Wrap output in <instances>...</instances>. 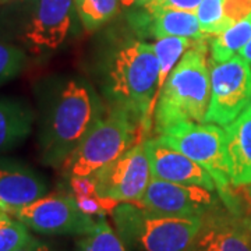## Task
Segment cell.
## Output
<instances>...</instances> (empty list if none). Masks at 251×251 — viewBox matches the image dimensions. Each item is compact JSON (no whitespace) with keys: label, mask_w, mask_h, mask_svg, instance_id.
Listing matches in <instances>:
<instances>
[{"label":"cell","mask_w":251,"mask_h":251,"mask_svg":"<svg viewBox=\"0 0 251 251\" xmlns=\"http://www.w3.org/2000/svg\"><path fill=\"white\" fill-rule=\"evenodd\" d=\"M10 0H0V4H3V3H7Z\"/></svg>","instance_id":"1f68e13d"},{"label":"cell","mask_w":251,"mask_h":251,"mask_svg":"<svg viewBox=\"0 0 251 251\" xmlns=\"http://www.w3.org/2000/svg\"><path fill=\"white\" fill-rule=\"evenodd\" d=\"M75 13L87 31H95L117 13L119 0H74Z\"/></svg>","instance_id":"ffe728a7"},{"label":"cell","mask_w":251,"mask_h":251,"mask_svg":"<svg viewBox=\"0 0 251 251\" xmlns=\"http://www.w3.org/2000/svg\"><path fill=\"white\" fill-rule=\"evenodd\" d=\"M9 208L0 201V221L4 219V218H9Z\"/></svg>","instance_id":"f1b7e54d"},{"label":"cell","mask_w":251,"mask_h":251,"mask_svg":"<svg viewBox=\"0 0 251 251\" xmlns=\"http://www.w3.org/2000/svg\"><path fill=\"white\" fill-rule=\"evenodd\" d=\"M9 215L41 234L85 236L98 224V219L81 211L70 194H46L28 205L9 209Z\"/></svg>","instance_id":"ba28073f"},{"label":"cell","mask_w":251,"mask_h":251,"mask_svg":"<svg viewBox=\"0 0 251 251\" xmlns=\"http://www.w3.org/2000/svg\"><path fill=\"white\" fill-rule=\"evenodd\" d=\"M206 53L205 39L196 41L169 74L153 110L156 134L180 122L204 123L211 98Z\"/></svg>","instance_id":"3957f363"},{"label":"cell","mask_w":251,"mask_h":251,"mask_svg":"<svg viewBox=\"0 0 251 251\" xmlns=\"http://www.w3.org/2000/svg\"><path fill=\"white\" fill-rule=\"evenodd\" d=\"M131 25L143 36H152L156 39L168 36H181L194 41L208 39L198 23L196 13L186 10L144 9L134 13L131 17Z\"/></svg>","instance_id":"9a60e30c"},{"label":"cell","mask_w":251,"mask_h":251,"mask_svg":"<svg viewBox=\"0 0 251 251\" xmlns=\"http://www.w3.org/2000/svg\"><path fill=\"white\" fill-rule=\"evenodd\" d=\"M188 251H251V221L216 206L202 218Z\"/></svg>","instance_id":"7c38bea8"},{"label":"cell","mask_w":251,"mask_h":251,"mask_svg":"<svg viewBox=\"0 0 251 251\" xmlns=\"http://www.w3.org/2000/svg\"><path fill=\"white\" fill-rule=\"evenodd\" d=\"M246 193H247V197H249V200L251 201V186H247V187H246Z\"/></svg>","instance_id":"4dcf8cb0"},{"label":"cell","mask_w":251,"mask_h":251,"mask_svg":"<svg viewBox=\"0 0 251 251\" xmlns=\"http://www.w3.org/2000/svg\"><path fill=\"white\" fill-rule=\"evenodd\" d=\"M161 143L184 153L211 173L221 198L229 209L236 212L230 196L225 156V130L214 123L180 122L165 128L159 137Z\"/></svg>","instance_id":"8992f818"},{"label":"cell","mask_w":251,"mask_h":251,"mask_svg":"<svg viewBox=\"0 0 251 251\" xmlns=\"http://www.w3.org/2000/svg\"><path fill=\"white\" fill-rule=\"evenodd\" d=\"M31 237L28 227L9 216L0 221V251H16Z\"/></svg>","instance_id":"cb8c5ba5"},{"label":"cell","mask_w":251,"mask_h":251,"mask_svg":"<svg viewBox=\"0 0 251 251\" xmlns=\"http://www.w3.org/2000/svg\"><path fill=\"white\" fill-rule=\"evenodd\" d=\"M145 147L150 156L151 177L187 186H202L218 191L211 173L184 153L161 143L158 138L145 140Z\"/></svg>","instance_id":"4fadbf2b"},{"label":"cell","mask_w":251,"mask_h":251,"mask_svg":"<svg viewBox=\"0 0 251 251\" xmlns=\"http://www.w3.org/2000/svg\"><path fill=\"white\" fill-rule=\"evenodd\" d=\"M125 4H138V6H141L143 3L145 1H148V0H122Z\"/></svg>","instance_id":"f546056e"},{"label":"cell","mask_w":251,"mask_h":251,"mask_svg":"<svg viewBox=\"0 0 251 251\" xmlns=\"http://www.w3.org/2000/svg\"><path fill=\"white\" fill-rule=\"evenodd\" d=\"M16 251H56L48 243L42 242V240H38L35 237H29L27 242L24 243L20 249H17Z\"/></svg>","instance_id":"4316f807"},{"label":"cell","mask_w":251,"mask_h":251,"mask_svg":"<svg viewBox=\"0 0 251 251\" xmlns=\"http://www.w3.org/2000/svg\"><path fill=\"white\" fill-rule=\"evenodd\" d=\"M39 106L41 161L52 168H62L106 110L90 82L77 77L49 81Z\"/></svg>","instance_id":"6da1fadb"},{"label":"cell","mask_w":251,"mask_h":251,"mask_svg":"<svg viewBox=\"0 0 251 251\" xmlns=\"http://www.w3.org/2000/svg\"><path fill=\"white\" fill-rule=\"evenodd\" d=\"M25 63L27 54L24 49L0 39V85L17 77Z\"/></svg>","instance_id":"603a6c76"},{"label":"cell","mask_w":251,"mask_h":251,"mask_svg":"<svg viewBox=\"0 0 251 251\" xmlns=\"http://www.w3.org/2000/svg\"><path fill=\"white\" fill-rule=\"evenodd\" d=\"M239 54L242 56L244 60H247V62L251 64V38H250V41L246 44V46H244L242 50H240V53Z\"/></svg>","instance_id":"83f0119b"},{"label":"cell","mask_w":251,"mask_h":251,"mask_svg":"<svg viewBox=\"0 0 251 251\" xmlns=\"http://www.w3.org/2000/svg\"><path fill=\"white\" fill-rule=\"evenodd\" d=\"M194 39L181 38V36H168L161 38L153 44L156 57L159 60V77H158V97L161 94L162 87L166 82L169 74L179 63L180 57L193 46Z\"/></svg>","instance_id":"d6986e66"},{"label":"cell","mask_w":251,"mask_h":251,"mask_svg":"<svg viewBox=\"0 0 251 251\" xmlns=\"http://www.w3.org/2000/svg\"><path fill=\"white\" fill-rule=\"evenodd\" d=\"M251 38V13L211 41V62H225L240 53Z\"/></svg>","instance_id":"ac0fdd59"},{"label":"cell","mask_w":251,"mask_h":251,"mask_svg":"<svg viewBox=\"0 0 251 251\" xmlns=\"http://www.w3.org/2000/svg\"><path fill=\"white\" fill-rule=\"evenodd\" d=\"M202 0H148L141 4V7L148 10L176 9L196 13Z\"/></svg>","instance_id":"d4e9b609"},{"label":"cell","mask_w":251,"mask_h":251,"mask_svg":"<svg viewBox=\"0 0 251 251\" xmlns=\"http://www.w3.org/2000/svg\"><path fill=\"white\" fill-rule=\"evenodd\" d=\"M226 17L233 23L242 20L251 13V0H224Z\"/></svg>","instance_id":"484cf974"},{"label":"cell","mask_w":251,"mask_h":251,"mask_svg":"<svg viewBox=\"0 0 251 251\" xmlns=\"http://www.w3.org/2000/svg\"><path fill=\"white\" fill-rule=\"evenodd\" d=\"M159 60L153 44L128 41L110 57L103 94L110 106L125 109L144 126L148 135L158 100Z\"/></svg>","instance_id":"7a4b0ae2"},{"label":"cell","mask_w":251,"mask_h":251,"mask_svg":"<svg viewBox=\"0 0 251 251\" xmlns=\"http://www.w3.org/2000/svg\"><path fill=\"white\" fill-rule=\"evenodd\" d=\"M227 177L233 187L251 186V105L230 125L225 126Z\"/></svg>","instance_id":"2e32d148"},{"label":"cell","mask_w":251,"mask_h":251,"mask_svg":"<svg viewBox=\"0 0 251 251\" xmlns=\"http://www.w3.org/2000/svg\"><path fill=\"white\" fill-rule=\"evenodd\" d=\"M74 13V0H31L18 41L32 54L56 52L69 38Z\"/></svg>","instance_id":"9c48e42d"},{"label":"cell","mask_w":251,"mask_h":251,"mask_svg":"<svg viewBox=\"0 0 251 251\" xmlns=\"http://www.w3.org/2000/svg\"><path fill=\"white\" fill-rule=\"evenodd\" d=\"M211 64V98L205 123L230 125L251 105V64L240 54Z\"/></svg>","instance_id":"52a82bcc"},{"label":"cell","mask_w":251,"mask_h":251,"mask_svg":"<svg viewBox=\"0 0 251 251\" xmlns=\"http://www.w3.org/2000/svg\"><path fill=\"white\" fill-rule=\"evenodd\" d=\"M147 140L143 123L125 109L110 106L63 163L69 176L88 177L135 144Z\"/></svg>","instance_id":"5b68a950"},{"label":"cell","mask_w":251,"mask_h":251,"mask_svg":"<svg viewBox=\"0 0 251 251\" xmlns=\"http://www.w3.org/2000/svg\"><path fill=\"white\" fill-rule=\"evenodd\" d=\"M117 234L137 251H188L202 218L161 215L135 202H119L113 212Z\"/></svg>","instance_id":"277c9868"},{"label":"cell","mask_w":251,"mask_h":251,"mask_svg":"<svg viewBox=\"0 0 251 251\" xmlns=\"http://www.w3.org/2000/svg\"><path fill=\"white\" fill-rule=\"evenodd\" d=\"M48 181L27 163L0 158V201L9 209L28 205L48 194Z\"/></svg>","instance_id":"5bb4252c"},{"label":"cell","mask_w":251,"mask_h":251,"mask_svg":"<svg viewBox=\"0 0 251 251\" xmlns=\"http://www.w3.org/2000/svg\"><path fill=\"white\" fill-rule=\"evenodd\" d=\"M219 193L202 187L151 177L143 197L135 204L168 216L204 218L219 206Z\"/></svg>","instance_id":"8fae6325"},{"label":"cell","mask_w":251,"mask_h":251,"mask_svg":"<svg viewBox=\"0 0 251 251\" xmlns=\"http://www.w3.org/2000/svg\"><path fill=\"white\" fill-rule=\"evenodd\" d=\"M201 29L208 35H219L234 23L226 17L224 0H202L196 10Z\"/></svg>","instance_id":"7402d4cb"},{"label":"cell","mask_w":251,"mask_h":251,"mask_svg":"<svg viewBox=\"0 0 251 251\" xmlns=\"http://www.w3.org/2000/svg\"><path fill=\"white\" fill-rule=\"evenodd\" d=\"M95 191L100 198L116 202H137L151 180L150 156L145 140L135 144L115 161L92 175Z\"/></svg>","instance_id":"30bf717a"},{"label":"cell","mask_w":251,"mask_h":251,"mask_svg":"<svg viewBox=\"0 0 251 251\" xmlns=\"http://www.w3.org/2000/svg\"><path fill=\"white\" fill-rule=\"evenodd\" d=\"M78 251H127V246L116 230L110 227L105 216H99L97 227L91 233L82 236Z\"/></svg>","instance_id":"44dd1931"},{"label":"cell","mask_w":251,"mask_h":251,"mask_svg":"<svg viewBox=\"0 0 251 251\" xmlns=\"http://www.w3.org/2000/svg\"><path fill=\"white\" fill-rule=\"evenodd\" d=\"M34 112L25 102L0 97V153L14 150L31 134Z\"/></svg>","instance_id":"e0dca14e"}]
</instances>
